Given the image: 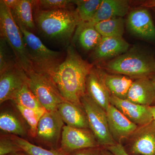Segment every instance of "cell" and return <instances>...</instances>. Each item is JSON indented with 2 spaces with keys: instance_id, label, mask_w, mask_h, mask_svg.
<instances>
[{
  "instance_id": "f1b7e54d",
  "label": "cell",
  "mask_w": 155,
  "mask_h": 155,
  "mask_svg": "<svg viewBox=\"0 0 155 155\" xmlns=\"http://www.w3.org/2000/svg\"><path fill=\"white\" fill-rule=\"evenodd\" d=\"M34 1V6L44 11L70 8V6L74 4V1L71 0H40Z\"/></svg>"
},
{
  "instance_id": "44dd1931",
  "label": "cell",
  "mask_w": 155,
  "mask_h": 155,
  "mask_svg": "<svg viewBox=\"0 0 155 155\" xmlns=\"http://www.w3.org/2000/svg\"><path fill=\"white\" fill-rule=\"evenodd\" d=\"M101 35L91 22H81L75 29L74 38L86 51L94 49L101 39Z\"/></svg>"
},
{
  "instance_id": "8fae6325",
  "label": "cell",
  "mask_w": 155,
  "mask_h": 155,
  "mask_svg": "<svg viewBox=\"0 0 155 155\" xmlns=\"http://www.w3.org/2000/svg\"><path fill=\"white\" fill-rule=\"evenodd\" d=\"M27 75L18 64L0 73V104L13 101L26 83Z\"/></svg>"
},
{
  "instance_id": "d590c367",
  "label": "cell",
  "mask_w": 155,
  "mask_h": 155,
  "mask_svg": "<svg viewBox=\"0 0 155 155\" xmlns=\"http://www.w3.org/2000/svg\"><path fill=\"white\" fill-rule=\"evenodd\" d=\"M102 155H114L105 148L103 147Z\"/></svg>"
},
{
  "instance_id": "ba28073f",
  "label": "cell",
  "mask_w": 155,
  "mask_h": 155,
  "mask_svg": "<svg viewBox=\"0 0 155 155\" xmlns=\"http://www.w3.org/2000/svg\"><path fill=\"white\" fill-rule=\"evenodd\" d=\"M64 125L58 110L46 111L40 119L35 138L48 149L59 150Z\"/></svg>"
},
{
  "instance_id": "ffe728a7",
  "label": "cell",
  "mask_w": 155,
  "mask_h": 155,
  "mask_svg": "<svg viewBox=\"0 0 155 155\" xmlns=\"http://www.w3.org/2000/svg\"><path fill=\"white\" fill-rule=\"evenodd\" d=\"M104 82L111 96L121 99H126L133 80L132 78L120 74H109L98 68Z\"/></svg>"
},
{
  "instance_id": "ac0fdd59",
  "label": "cell",
  "mask_w": 155,
  "mask_h": 155,
  "mask_svg": "<svg viewBox=\"0 0 155 155\" xmlns=\"http://www.w3.org/2000/svg\"><path fill=\"white\" fill-rule=\"evenodd\" d=\"M57 110L66 125L89 128L87 117L82 106L65 101L58 105Z\"/></svg>"
},
{
  "instance_id": "e575fe53",
  "label": "cell",
  "mask_w": 155,
  "mask_h": 155,
  "mask_svg": "<svg viewBox=\"0 0 155 155\" xmlns=\"http://www.w3.org/2000/svg\"><path fill=\"white\" fill-rule=\"evenodd\" d=\"M143 8H155V0H150V1H146L143 3L142 5Z\"/></svg>"
},
{
  "instance_id": "8992f818",
  "label": "cell",
  "mask_w": 155,
  "mask_h": 155,
  "mask_svg": "<svg viewBox=\"0 0 155 155\" xmlns=\"http://www.w3.org/2000/svg\"><path fill=\"white\" fill-rule=\"evenodd\" d=\"M81 103L86 114L89 128L100 146L106 148L116 144L109 130L106 111L86 94L81 97Z\"/></svg>"
},
{
  "instance_id": "30bf717a",
  "label": "cell",
  "mask_w": 155,
  "mask_h": 155,
  "mask_svg": "<svg viewBox=\"0 0 155 155\" xmlns=\"http://www.w3.org/2000/svg\"><path fill=\"white\" fill-rule=\"evenodd\" d=\"M126 152L132 155H155V121L139 126L126 141Z\"/></svg>"
},
{
  "instance_id": "4fadbf2b",
  "label": "cell",
  "mask_w": 155,
  "mask_h": 155,
  "mask_svg": "<svg viewBox=\"0 0 155 155\" xmlns=\"http://www.w3.org/2000/svg\"><path fill=\"white\" fill-rule=\"evenodd\" d=\"M110 103L138 127L149 124L154 120L150 106L141 105L113 96H111Z\"/></svg>"
},
{
  "instance_id": "f546056e",
  "label": "cell",
  "mask_w": 155,
  "mask_h": 155,
  "mask_svg": "<svg viewBox=\"0 0 155 155\" xmlns=\"http://www.w3.org/2000/svg\"><path fill=\"white\" fill-rule=\"evenodd\" d=\"M8 44L3 39L0 41V73L18 64L15 58L11 57Z\"/></svg>"
},
{
  "instance_id": "ab89813d",
  "label": "cell",
  "mask_w": 155,
  "mask_h": 155,
  "mask_svg": "<svg viewBox=\"0 0 155 155\" xmlns=\"http://www.w3.org/2000/svg\"></svg>"
},
{
  "instance_id": "836d02e7",
  "label": "cell",
  "mask_w": 155,
  "mask_h": 155,
  "mask_svg": "<svg viewBox=\"0 0 155 155\" xmlns=\"http://www.w3.org/2000/svg\"><path fill=\"white\" fill-rule=\"evenodd\" d=\"M5 4L11 9H14L19 2V0H3Z\"/></svg>"
},
{
  "instance_id": "8d00e7d4",
  "label": "cell",
  "mask_w": 155,
  "mask_h": 155,
  "mask_svg": "<svg viewBox=\"0 0 155 155\" xmlns=\"http://www.w3.org/2000/svg\"><path fill=\"white\" fill-rule=\"evenodd\" d=\"M8 155H28L26 153L23 152V151H21L13 153L10 154Z\"/></svg>"
},
{
  "instance_id": "e0dca14e",
  "label": "cell",
  "mask_w": 155,
  "mask_h": 155,
  "mask_svg": "<svg viewBox=\"0 0 155 155\" xmlns=\"http://www.w3.org/2000/svg\"><path fill=\"white\" fill-rule=\"evenodd\" d=\"M129 45L123 37H102L94 49L92 58L94 61H101L118 57L125 53Z\"/></svg>"
},
{
  "instance_id": "5b68a950",
  "label": "cell",
  "mask_w": 155,
  "mask_h": 155,
  "mask_svg": "<svg viewBox=\"0 0 155 155\" xmlns=\"http://www.w3.org/2000/svg\"><path fill=\"white\" fill-rule=\"evenodd\" d=\"M33 70L48 77L63 61L61 53L48 48L34 33L19 25Z\"/></svg>"
},
{
  "instance_id": "9a60e30c",
  "label": "cell",
  "mask_w": 155,
  "mask_h": 155,
  "mask_svg": "<svg viewBox=\"0 0 155 155\" xmlns=\"http://www.w3.org/2000/svg\"><path fill=\"white\" fill-rule=\"evenodd\" d=\"M86 94L106 111L110 104L111 94L98 68L94 67L87 76Z\"/></svg>"
},
{
  "instance_id": "4316f807",
  "label": "cell",
  "mask_w": 155,
  "mask_h": 155,
  "mask_svg": "<svg viewBox=\"0 0 155 155\" xmlns=\"http://www.w3.org/2000/svg\"><path fill=\"white\" fill-rule=\"evenodd\" d=\"M14 104L33 110L45 109L36 96L31 91L27 82L22 87L12 101Z\"/></svg>"
},
{
  "instance_id": "d4e9b609",
  "label": "cell",
  "mask_w": 155,
  "mask_h": 155,
  "mask_svg": "<svg viewBox=\"0 0 155 155\" xmlns=\"http://www.w3.org/2000/svg\"><path fill=\"white\" fill-rule=\"evenodd\" d=\"M14 105L28 125L29 135L31 137L35 138L38 122L42 116L46 112V110L45 109L33 110L17 104H14Z\"/></svg>"
},
{
  "instance_id": "5bb4252c",
  "label": "cell",
  "mask_w": 155,
  "mask_h": 155,
  "mask_svg": "<svg viewBox=\"0 0 155 155\" xmlns=\"http://www.w3.org/2000/svg\"><path fill=\"white\" fill-rule=\"evenodd\" d=\"M126 22L128 30L133 34L142 38L155 40V25L146 8L131 11Z\"/></svg>"
},
{
  "instance_id": "1f68e13d",
  "label": "cell",
  "mask_w": 155,
  "mask_h": 155,
  "mask_svg": "<svg viewBox=\"0 0 155 155\" xmlns=\"http://www.w3.org/2000/svg\"><path fill=\"white\" fill-rule=\"evenodd\" d=\"M101 147L87 148L73 152L68 155H102Z\"/></svg>"
},
{
  "instance_id": "7a4b0ae2",
  "label": "cell",
  "mask_w": 155,
  "mask_h": 155,
  "mask_svg": "<svg viewBox=\"0 0 155 155\" xmlns=\"http://www.w3.org/2000/svg\"><path fill=\"white\" fill-rule=\"evenodd\" d=\"M34 11L37 29L50 39L68 41L81 22L76 11L71 9L44 11L34 6Z\"/></svg>"
},
{
  "instance_id": "7c38bea8",
  "label": "cell",
  "mask_w": 155,
  "mask_h": 155,
  "mask_svg": "<svg viewBox=\"0 0 155 155\" xmlns=\"http://www.w3.org/2000/svg\"><path fill=\"white\" fill-rule=\"evenodd\" d=\"M107 112L109 130L117 143L123 144L138 126L131 122L113 105L110 104Z\"/></svg>"
},
{
  "instance_id": "6da1fadb",
  "label": "cell",
  "mask_w": 155,
  "mask_h": 155,
  "mask_svg": "<svg viewBox=\"0 0 155 155\" xmlns=\"http://www.w3.org/2000/svg\"><path fill=\"white\" fill-rule=\"evenodd\" d=\"M94 67L71 45L67 47L64 61L48 78L65 101L81 106V99L86 94L87 78Z\"/></svg>"
},
{
  "instance_id": "cb8c5ba5",
  "label": "cell",
  "mask_w": 155,
  "mask_h": 155,
  "mask_svg": "<svg viewBox=\"0 0 155 155\" xmlns=\"http://www.w3.org/2000/svg\"><path fill=\"white\" fill-rule=\"evenodd\" d=\"M125 20L121 17L107 19L95 24V27L102 37H122Z\"/></svg>"
},
{
  "instance_id": "3957f363",
  "label": "cell",
  "mask_w": 155,
  "mask_h": 155,
  "mask_svg": "<svg viewBox=\"0 0 155 155\" xmlns=\"http://www.w3.org/2000/svg\"><path fill=\"white\" fill-rule=\"evenodd\" d=\"M0 33L1 38L11 48L17 63L25 73L33 70L22 31L15 21L11 9L3 0L0 1Z\"/></svg>"
},
{
  "instance_id": "7402d4cb",
  "label": "cell",
  "mask_w": 155,
  "mask_h": 155,
  "mask_svg": "<svg viewBox=\"0 0 155 155\" xmlns=\"http://www.w3.org/2000/svg\"><path fill=\"white\" fill-rule=\"evenodd\" d=\"M34 1L19 0L17 6L11 10L18 25H21L33 33L37 29L34 19Z\"/></svg>"
},
{
  "instance_id": "277c9868",
  "label": "cell",
  "mask_w": 155,
  "mask_h": 155,
  "mask_svg": "<svg viewBox=\"0 0 155 155\" xmlns=\"http://www.w3.org/2000/svg\"><path fill=\"white\" fill-rule=\"evenodd\" d=\"M103 69L114 74L130 78H152L155 75V61L136 51H132L114 58L104 65Z\"/></svg>"
},
{
  "instance_id": "d6986e66",
  "label": "cell",
  "mask_w": 155,
  "mask_h": 155,
  "mask_svg": "<svg viewBox=\"0 0 155 155\" xmlns=\"http://www.w3.org/2000/svg\"><path fill=\"white\" fill-rule=\"evenodd\" d=\"M130 5L126 0H102L91 22L94 24L112 18H123L129 12Z\"/></svg>"
},
{
  "instance_id": "d6a6232c",
  "label": "cell",
  "mask_w": 155,
  "mask_h": 155,
  "mask_svg": "<svg viewBox=\"0 0 155 155\" xmlns=\"http://www.w3.org/2000/svg\"><path fill=\"white\" fill-rule=\"evenodd\" d=\"M105 148L110 151L114 155H132L126 152L123 145L121 143H116L114 145L107 147Z\"/></svg>"
},
{
  "instance_id": "484cf974",
  "label": "cell",
  "mask_w": 155,
  "mask_h": 155,
  "mask_svg": "<svg viewBox=\"0 0 155 155\" xmlns=\"http://www.w3.org/2000/svg\"><path fill=\"white\" fill-rule=\"evenodd\" d=\"M102 0H77L74 1L77 12L81 22H91L98 10Z\"/></svg>"
},
{
  "instance_id": "2e32d148",
  "label": "cell",
  "mask_w": 155,
  "mask_h": 155,
  "mask_svg": "<svg viewBox=\"0 0 155 155\" xmlns=\"http://www.w3.org/2000/svg\"><path fill=\"white\" fill-rule=\"evenodd\" d=\"M126 99L146 106H153L155 100V84L150 78H142L133 81Z\"/></svg>"
},
{
  "instance_id": "4dcf8cb0",
  "label": "cell",
  "mask_w": 155,
  "mask_h": 155,
  "mask_svg": "<svg viewBox=\"0 0 155 155\" xmlns=\"http://www.w3.org/2000/svg\"><path fill=\"white\" fill-rule=\"evenodd\" d=\"M22 151L10 136H1L0 155H8Z\"/></svg>"
},
{
  "instance_id": "9c48e42d",
  "label": "cell",
  "mask_w": 155,
  "mask_h": 155,
  "mask_svg": "<svg viewBox=\"0 0 155 155\" xmlns=\"http://www.w3.org/2000/svg\"><path fill=\"white\" fill-rule=\"evenodd\" d=\"M101 147L90 128H78L65 125L59 150L65 155L87 148Z\"/></svg>"
},
{
  "instance_id": "52a82bcc",
  "label": "cell",
  "mask_w": 155,
  "mask_h": 155,
  "mask_svg": "<svg viewBox=\"0 0 155 155\" xmlns=\"http://www.w3.org/2000/svg\"><path fill=\"white\" fill-rule=\"evenodd\" d=\"M26 73L27 84L47 111L57 110L58 106L65 101L58 89L49 78L34 70Z\"/></svg>"
},
{
  "instance_id": "83f0119b",
  "label": "cell",
  "mask_w": 155,
  "mask_h": 155,
  "mask_svg": "<svg viewBox=\"0 0 155 155\" xmlns=\"http://www.w3.org/2000/svg\"><path fill=\"white\" fill-rule=\"evenodd\" d=\"M11 136L22 151L28 155H65L59 150L48 149L17 136L11 135Z\"/></svg>"
},
{
  "instance_id": "603a6c76",
  "label": "cell",
  "mask_w": 155,
  "mask_h": 155,
  "mask_svg": "<svg viewBox=\"0 0 155 155\" xmlns=\"http://www.w3.org/2000/svg\"><path fill=\"white\" fill-rule=\"evenodd\" d=\"M0 129L6 133L22 138L29 134L22 120L16 114L8 110L1 112Z\"/></svg>"
},
{
  "instance_id": "f35d334b",
  "label": "cell",
  "mask_w": 155,
  "mask_h": 155,
  "mask_svg": "<svg viewBox=\"0 0 155 155\" xmlns=\"http://www.w3.org/2000/svg\"><path fill=\"white\" fill-rule=\"evenodd\" d=\"M152 80L155 84V75H154L153 77L152 78ZM155 106V101H154V102L153 104V106Z\"/></svg>"
},
{
  "instance_id": "74e56055",
  "label": "cell",
  "mask_w": 155,
  "mask_h": 155,
  "mask_svg": "<svg viewBox=\"0 0 155 155\" xmlns=\"http://www.w3.org/2000/svg\"><path fill=\"white\" fill-rule=\"evenodd\" d=\"M150 109L152 113L154 120L155 121V106H150Z\"/></svg>"
}]
</instances>
